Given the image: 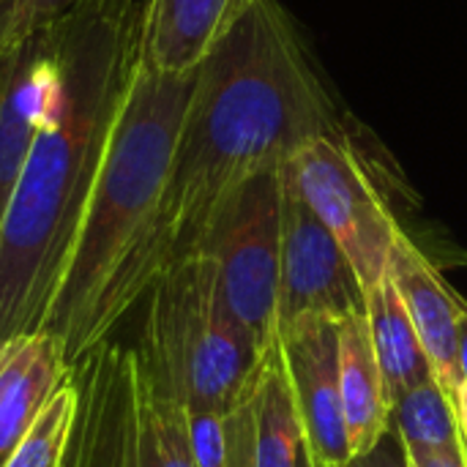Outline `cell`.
<instances>
[{
    "mask_svg": "<svg viewBox=\"0 0 467 467\" xmlns=\"http://www.w3.org/2000/svg\"><path fill=\"white\" fill-rule=\"evenodd\" d=\"M77 416V389L68 380L52 394L5 467H63Z\"/></svg>",
    "mask_w": 467,
    "mask_h": 467,
    "instance_id": "obj_17",
    "label": "cell"
},
{
    "mask_svg": "<svg viewBox=\"0 0 467 467\" xmlns=\"http://www.w3.org/2000/svg\"><path fill=\"white\" fill-rule=\"evenodd\" d=\"M77 416L63 467H197L186 408L148 375L137 348L104 339L71 364Z\"/></svg>",
    "mask_w": 467,
    "mask_h": 467,
    "instance_id": "obj_5",
    "label": "cell"
},
{
    "mask_svg": "<svg viewBox=\"0 0 467 467\" xmlns=\"http://www.w3.org/2000/svg\"><path fill=\"white\" fill-rule=\"evenodd\" d=\"M465 454H467V446H465Z\"/></svg>",
    "mask_w": 467,
    "mask_h": 467,
    "instance_id": "obj_25",
    "label": "cell"
},
{
    "mask_svg": "<svg viewBox=\"0 0 467 467\" xmlns=\"http://www.w3.org/2000/svg\"><path fill=\"white\" fill-rule=\"evenodd\" d=\"M389 427L410 451H454L462 446L454 397L435 378L391 402Z\"/></svg>",
    "mask_w": 467,
    "mask_h": 467,
    "instance_id": "obj_16",
    "label": "cell"
},
{
    "mask_svg": "<svg viewBox=\"0 0 467 467\" xmlns=\"http://www.w3.org/2000/svg\"><path fill=\"white\" fill-rule=\"evenodd\" d=\"M367 312V290L348 252L315 216L282 167V276L276 331L298 320L345 323Z\"/></svg>",
    "mask_w": 467,
    "mask_h": 467,
    "instance_id": "obj_8",
    "label": "cell"
},
{
    "mask_svg": "<svg viewBox=\"0 0 467 467\" xmlns=\"http://www.w3.org/2000/svg\"><path fill=\"white\" fill-rule=\"evenodd\" d=\"M389 276L397 293L402 296V304L432 364L435 380L446 389V394L457 397L462 386L457 345H460V320L467 312V304L451 290V285L430 263V257L408 238L405 230L394 244L389 260Z\"/></svg>",
    "mask_w": 467,
    "mask_h": 467,
    "instance_id": "obj_11",
    "label": "cell"
},
{
    "mask_svg": "<svg viewBox=\"0 0 467 467\" xmlns=\"http://www.w3.org/2000/svg\"><path fill=\"white\" fill-rule=\"evenodd\" d=\"M348 467H410V457H408L402 438L389 427L386 435L367 454L353 457Z\"/></svg>",
    "mask_w": 467,
    "mask_h": 467,
    "instance_id": "obj_20",
    "label": "cell"
},
{
    "mask_svg": "<svg viewBox=\"0 0 467 467\" xmlns=\"http://www.w3.org/2000/svg\"><path fill=\"white\" fill-rule=\"evenodd\" d=\"M197 71L159 74L134 60L85 219L41 326L71 367L109 339L161 274L156 219Z\"/></svg>",
    "mask_w": 467,
    "mask_h": 467,
    "instance_id": "obj_3",
    "label": "cell"
},
{
    "mask_svg": "<svg viewBox=\"0 0 467 467\" xmlns=\"http://www.w3.org/2000/svg\"><path fill=\"white\" fill-rule=\"evenodd\" d=\"M276 348L312 465L348 467L353 454L339 394V323H290L276 331Z\"/></svg>",
    "mask_w": 467,
    "mask_h": 467,
    "instance_id": "obj_9",
    "label": "cell"
},
{
    "mask_svg": "<svg viewBox=\"0 0 467 467\" xmlns=\"http://www.w3.org/2000/svg\"><path fill=\"white\" fill-rule=\"evenodd\" d=\"M304 467H315V465H312V460H309V462H306V465H304Z\"/></svg>",
    "mask_w": 467,
    "mask_h": 467,
    "instance_id": "obj_24",
    "label": "cell"
},
{
    "mask_svg": "<svg viewBox=\"0 0 467 467\" xmlns=\"http://www.w3.org/2000/svg\"><path fill=\"white\" fill-rule=\"evenodd\" d=\"M282 167L263 170L241 183L213 213L197 246V252L213 263L227 309L263 350L276 345Z\"/></svg>",
    "mask_w": 467,
    "mask_h": 467,
    "instance_id": "obj_6",
    "label": "cell"
},
{
    "mask_svg": "<svg viewBox=\"0 0 467 467\" xmlns=\"http://www.w3.org/2000/svg\"><path fill=\"white\" fill-rule=\"evenodd\" d=\"M254 432H252V467H304L309 462L304 430L285 375L279 348L274 345L254 394Z\"/></svg>",
    "mask_w": 467,
    "mask_h": 467,
    "instance_id": "obj_15",
    "label": "cell"
},
{
    "mask_svg": "<svg viewBox=\"0 0 467 467\" xmlns=\"http://www.w3.org/2000/svg\"><path fill=\"white\" fill-rule=\"evenodd\" d=\"M254 0H145L137 63L159 74H189L222 44Z\"/></svg>",
    "mask_w": 467,
    "mask_h": 467,
    "instance_id": "obj_10",
    "label": "cell"
},
{
    "mask_svg": "<svg viewBox=\"0 0 467 467\" xmlns=\"http://www.w3.org/2000/svg\"><path fill=\"white\" fill-rule=\"evenodd\" d=\"M285 167L306 205L348 252L364 290L378 285L402 227L345 131L315 137Z\"/></svg>",
    "mask_w": 467,
    "mask_h": 467,
    "instance_id": "obj_7",
    "label": "cell"
},
{
    "mask_svg": "<svg viewBox=\"0 0 467 467\" xmlns=\"http://www.w3.org/2000/svg\"><path fill=\"white\" fill-rule=\"evenodd\" d=\"M189 443L197 467H227V430L224 413L186 410Z\"/></svg>",
    "mask_w": 467,
    "mask_h": 467,
    "instance_id": "obj_19",
    "label": "cell"
},
{
    "mask_svg": "<svg viewBox=\"0 0 467 467\" xmlns=\"http://www.w3.org/2000/svg\"><path fill=\"white\" fill-rule=\"evenodd\" d=\"M0 3H5V0H0Z\"/></svg>",
    "mask_w": 467,
    "mask_h": 467,
    "instance_id": "obj_26",
    "label": "cell"
},
{
    "mask_svg": "<svg viewBox=\"0 0 467 467\" xmlns=\"http://www.w3.org/2000/svg\"><path fill=\"white\" fill-rule=\"evenodd\" d=\"M334 131V101L293 19L279 0H254L197 68L156 219L161 271L197 252L241 183Z\"/></svg>",
    "mask_w": 467,
    "mask_h": 467,
    "instance_id": "obj_1",
    "label": "cell"
},
{
    "mask_svg": "<svg viewBox=\"0 0 467 467\" xmlns=\"http://www.w3.org/2000/svg\"><path fill=\"white\" fill-rule=\"evenodd\" d=\"M408 457H410V467H467L465 441L454 451H410L408 449Z\"/></svg>",
    "mask_w": 467,
    "mask_h": 467,
    "instance_id": "obj_21",
    "label": "cell"
},
{
    "mask_svg": "<svg viewBox=\"0 0 467 467\" xmlns=\"http://www.w3.org/2000/svg\"><path fill=\"white\" fill-rule=\"evenodd\" d=\"M454 405H457V419H460V430H462V441L467 446V383L460 386L457 397H454Z\"/></svg>",
    "mask_w": 467,
    "mask_h": 467,
    "instance_id": "obj_23",
    "label": "cell"
},
{
    "mask_svg": "<svg viewBox=\"0 0 467 467\" xmlns=\"http://www.w3.org/2000/svg\"><path fill=\"white\" fill-rule=\"evenodd\" d=\"M339 394L350 454H367L391 421V397L372 350L367 312L339 323Z\"/></svg>",
    "mask_w": 467,
    "mask_h": 467,
    "instance_id": "obj_13",
    "label": "cell"
},
{
    "mask_svg": "<svg viewBox=\"0 0 467 467\" xmlns=\"http://www.w3.org/2000/svg\"><path fill=\"white\" fill-rule=\"evenodd\" d=\"M82 0H5L0 3V49L57 25Z\"/></svg>",
    "mask_w": 467,
    "mask_h": 467,
    "instance_id": "obj_18",
    "label": "cell"
},
{
    "mask_svg": "<svg viewBox=\"0 0 467 467\" xmlns=\"http://www.w3.org/2000/svg\"><path fill=\"white\" fill-rule=\"evenodd\" d=\"M68 372L71 367L44 331L0 345V467L8 465L38 413L68 380Z\"/></svg>",
    "mask_w": 467,
    "mask_h": 467,
    "instance_id": "obj_12",
    "label": "cell"
},
{
    "mask_svg": "<svg viewBox=\"0 0 467 467\" xmlns=\"http://www.w3.org/2000/svg\"><path fill=\"white\" fill-rule=\"evenodd\" d=\"M367 326L391 402L435 378L424 345L389 271L378 285L367 290Z\"/></svg>",
    "mask_w": 467,
    "mask_h": 467,
    "instance_id": "obj_14",
    "label": "cell"
},
{
    "mask_svg": "<svg viewBox=\"0 0 467 467\" xmlns=\"http://www.w3.org/2000/svg\"><path fill=\"white\" fill-rule=\"evenodd\" d=\"M137 0H82L57 25V90L0 224V345L38 334L137 60Z\"/></svg>",
    "mask_w": 467,
    "mask_h": 467,
    "instance_id": "obj_2",
    "label": "cell"
},
{
    "mask_svg": "<svg viewBox=\"0 0 467 467\" xmlns=\"http://www.w3.org/2000/svg\"><path fill=\"white\" fill-rule=\"evenodd\" d=\"M457 358H460V378L467 383V312L460 320V345H457Z\"/></svg>",
    "mask_w": 467,
    "mask_h": 467,
    "instance_id": "obj_22",
    "label": "cell"
},
{
    "mask_svg": "<svg viewBox=\"0 0 467 467\" xmlns=\"http://www.w3.org/2000/svg\"><path fill=\"white\" fill-rule=\"evenodd\" d=\"M137 353L153 383L186 410H233L271 350L227 309L213 263L194 252L167 265L145 293Z\"/></svg>",
    "mask_w": 467,
    "mask_h": 467,
    "instance_id": "obj_4",
    "label": "cell"
}]
</instances>
